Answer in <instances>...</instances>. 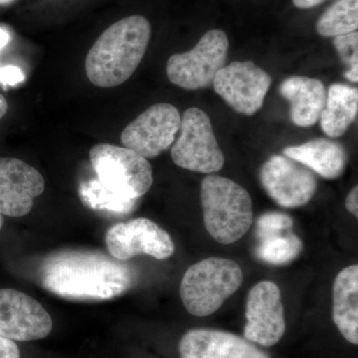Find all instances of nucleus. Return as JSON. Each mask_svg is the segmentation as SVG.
Returning <instances> with one entry per match:
<instances>
[{
  "mask_svg": "<svg viewBox=\"0 0 358 358\" xmlns=\"http://www.w3.org/2000/svg\"><path fill=\"white\" fill-rule=\"evenodd\" d=\"M180 122L174 106L155 103L126 127L121 136L122 145L145 159H154L173 145Z\"/></svg>",
  "mask_w": 358,
  "mask_h": 358,
  "instance_id": "8",
  "label": "nucleus"
},
{
  "mask_svg": "<svg viewBox=\"0 0 358 358\" xmlns=\"http://www.w3.org/2000/svg\"><path fill=\"white\" fill-rule=\"evenodd\" d=\"M272 78L252 61L225 65L214 78L216 93L235 112L253 115L263 107Z\"/></svg>",
  "mask_w": 358,
  "mask_h": 358,
  "instance_id": "9",
  "label": "nucleus"
},
{
  "mask_svg": "<svg viewBox=\"0 0 358 358\" xmlns=\"http://www.w3.org/2000/svg\"><path fill=\"white\" fill-rule=\"evenodd\" d=\"M15 0H0V6H8L13 3Z\"/></svg>",
  "mask_w": 358,
  "mask_h": 358,
  "instance_id": "30",
  "label": "nucleus"
},
{
  "mask_svg": "<svg viewBox=\"0 0 358 358\" xmlns=\"http://www.w3.org/2000/svg\"><path fill=\"white\" fill-rule=\"evenodd\" d=\"M180 136L171 148L176 166L194 173L221 171L225 157L214 136L208 115L199 108L186 110L180 122Z\"/></svg>",
  "mask_w": 358,
  "mask_h": 358,
  "instance_id": "7",
  "label": "nucleus"
},
{
  "mask_svg": "<svg viewBox=\"0 0 358 358\" xmlns=\"http://www.w3.org/2000/svg\"><path fill=\"white\" fill-rule=\"evenodd\" d=\"M228 48L229 41L223 30H209L192 50L169 59V81L188 91L211 86L216 74L226 65Z\"/></svg>",
  "mask_w": 358,
  "mask_h": 358,
  "instance_id": "6",
  "label": "nucleus"
},
{
  "mask_svg": "<svg viewBox=\"0 0 358 358\" xmlns=\"http://www.w3.org/2000/svg\"><path fill=\"white\" fill-rule=\"evenodd\" d=\"M243 282V272L230 259L210 257L186 270L179 294L188 313L208 317L222 307Z\"/></svg>",
  "mask_w": 358,
  "mask_h": 358,
  "instance_id": "4",
  "label": "nucleus"
},
{
  "mask_svg": "<svg viewBox=\"0 0 358 358\" xmlns=\"http://www.w3.org/2000/svg\"><path fill=\"white\" fill-rule=\"evenodd\" d=\"M259 176L268 196L284 208L303 206L317 190L312 171L285 155H273L264 162Z\"/></svg>",
  "mask_w": 358,
  "mask_h": 358,
  "instance_id": "11",
  "label": "nucleus"
},
{
  "mask_svg": "<svg viewBox=\"0 0 358 358\" xmlns=\"http://www.w3.org/2000/svg\"><path fill=\"white\" fill-rule=\"evenodd\" d=\"M2 226H3V218H2L1 214H0V229H1Z\"/></svg>",
  "mask_w": 358,
  "mask_h": 358,
  "instance_id": "31",
  "label": "nucleus"
},
{
  "mask_svg": "<svg viewBox=\"0 0 358 358\" xmlns=\"http://www.w3.org/2000/svg\"><path fill=\"white\" fill-rule=\"evenodd\" d=\"M203 222L218 243L239 241L253 223V206L249 192L229 178L208 176L201 183Z\"/></svg>",
  "mask_w": 358,
  "mask_h": 358,
  "instance_id": "3",
  "label": "nucleus"
},
{
  "mask_svg": "<svg viewBox=\"0 0 358 358\" xmlns=\"http://www.w3.org/2000/svg\"><path fill=\"white\" fill-rule=\"evenodd\" d=\"M90 162L99 182L122 199L138 200L154 183L148 160L129 148L99 143L90 150Z\"/></svg>",
  "mask_w": 358,
  "mask_h": 358,
  "instance_id": "5",
  "label": "nucleus"
},
{
  "mask_svg": "<svg viewBox=\"0 0 358 358\" xmlns=\"http://www.w3.org/2000/svg\"><path fill=\"white\" fill-rule=\"evenodd\" d=\"M346 210L352 213L355 218L358 217V187L355 186L352 192L348 193L345 199Z\"/></svg>",
  "mask_w": 358,
  "mask_h": 358,
  "instance_id": "26",
  "label": "nucleus"
},
{
  "mask_svg": "<svg viewBox=\"0 0 358 358\" xmlns=\"http://www.w3.org/2000/svg\"><path fill=\"white\" fill-rule=\"evenodd\" d=\"M80 196L85 203L95 210L127 214L133 211L136 200H127L106 189L98 179L81 185Z\"/></svg>",
  "mask_w": 358,
  "mask_h": 358,
  "instance_id": "22",
  "label": "nucleus"
},
{
  "mask_svg": "<svg viewBox=\"0 0 358 358\" xmlns=\"http://www.w3.org/2000/svg\"><path fill=\"white\" fill-rule=\"evenodd\" d=\"M358 0H338L320 16L317 31L320 36L336 37L357 31Z\"/></svg>",
  "mask_w": 358,
  "mask_h": 358,
  "instance_id": "20",
  "label": "nucleus"
},
{
  "mask_svg": "<svg viewBox=\"0 0 358 358\" xmlns=\"http://www.w3.org/2000/svg\"><path fill=\"white\" fill-rule=\"evenodd\" d=\"M244 336L247 341L272 346L281 341L286 331L284 306L279 287L271 281L256 284L246 301Z\"/></svg>",
  "mask_w": 358,
  "mask_h": 358,
  "instance_id": "12",
  "label": "nucleus"
},
{
  "mask_svg": "<svg viewBox=\"0 0 358 358\" xmlns=\"http://www.w3.org/2000/svg\"><path fill=\"white\" fill-rule=\"evenodd\" d=\"M303 249V244L300 238L289 231L259 240L256 256L262 262L282 266L293 262Z\"/></svg>",
  "mask_w": 358,
  "mask_h": 358,
  "instance_id": "21",
  "label": "nucleus"
},
{
  "mask_svg": "<svg viewBox=\"0 0 358 358\" xmlns=\"http://www.w3.org/2000/svg\"><path fill=\"white\" fill-rule=\"evenodd\" d=\"M333 319L338 331L352 345L358 343V266L341 270L334 280Z\"/></svg>",
  "mask_w": 358,
  "mask_h": 358,
  "instance_id": "18",
  "label": "nucleus"
},
{
  "mask_svg": "<svg viewBox=\"0 0 358 358\" xmlns=\"http://www.w3.org/2000/svg\"><path fill=\"white\" fill-rule=\"evenodd\" d=\"M108 251L115 260L148 255L164 260L173 255V239L166 230L148 218H136L112 226L106 234Z\"/></svg>",
  "mask_w": 358,
  "mask_h": 358,
  "instance_id": "10",
  "label": "nucleus"
},
{
  "mask_svg": "<svg viewBox=\"0 0 358 358\" xmlns=\"http://www.w3.org/2000/svg\"><path fill=\"white\" fill-rule=\"evenodd\" d=\"M53 322L38 301L22 292L0 289V336L13 341H32L50 334Z\"/></svg>",
  "mask_w": 358,
  "mask_h": 358,
  "instance_id": "13",
  "label": "nucleus"
},
{
  "mask_svg": "<svg viewBox=\"0 0 358 358\" xmlns=\"http://www.w3.org/2000/svg\"><path fill=\"white\" fill-rule=\"evenodd\" d=\"M45 289L70 300H112L126 293L134 282L133 270L101 252L65 250L42 264Z\"/></svg>",
  "mask_w": 358,
  "mask_h": 358,
  "instance_id": "1",
  "label": "nucleus"
},
{
  "mask_svg": "<svg viewBox=\"0 0 358 358\" xmlns=\"http://www.w3.org/2000/svg\"><path fill=\"white\" fill-rule=\"evenodd\" d=\"M358 110V90L348 85H331L320 114V128L329 138H339L355 122Z\"/></svg>",
  "mask_w": 358,
  "mask_h": 358,
  "instance_id": "19",
  "label": "nucleus"
},
{
  "mask_svg": "<svg viewBox=\"0 0 358 358\" xmlns=\"http://www.w3.org/2000/svg\"><path fill=\"white\" fill-rule=\"evenodd\" d=\"M0 358H20V348L10 339L0 336Z\"/></svg>",
  "mask_w": 358,
  "mask_h": 358,
  "instance_id": "25",
  "label": "nucleus"
},
{
  "mask_svg": "<svg viewBox=\"0 0 358 358\" xmlns=\"http://www.w3.org/2000/svg\"><path fill=\"white\" fill-rule=\"evenodd\" d=\"M293 225V219L288 214L282 213V212H267L257 219V239L259 241L264 238L289 232Z\"/></svg>",
  "mask_w": 358,
  "mask_h": 358,
  "instance_id": "23",
  "label": "nucleus"
},
{
  "mask_svg": "<svg viewBox=\"0 0 358 358\" xmlns=\"http://www.w3.org/2000/svg\"><path fill=\"white\" fill-rule=\"evenodd\" d=\"M178 348L181 358H270L246 339L214 329L188 331Z\"/></svg>",
  "mask_w": 358,
  "mask_h": 358,
  "instance_id": "15",
  "label": "nucleus"
},
{
  "mask_svg": "<svg viewBox=\"0 0 358 358\" xmlns=\"http://www.w3.org/2000/svg\"><path fill=\"white\" fill-rule=\"evenodd\" d=\"M280 94L291 105V120L294 126L308 128L320 121L327 100V90L315 78L293 76L280 86Z\"/></svg>",
  "mask_w": 358,
  "mask_h": 358,
  "instance_id": "16",
  "label": "nucleus"
},
{
  "mask_svg": "<svg viewBox=\"0 0 358 358\" xmlns=\"http://www.w3.org/2000/svg\"><path fill=\"white\" fill-rule=\"evenodd\" d=\"M334 45L339 57L348 69H358V33L339 35L334 38Z\"/></svg>",
  "mask_w": 358,
  "mask_h": 358,
  "instance_id": "24",
  "label": "nucleus"
},
{
  "mask_svg": "<svg viewBox=\"0 0 358 358\" xmlns=\"http://www.w3.org/2000/svg\"><path fill=\"white\" fill-rule=\"evenodd\" d=\"M10 41V34L3 28H0V50Z\"/></svg>",
  "mask_w": 358,
  "mask_h": 358,
  "instance_id": "28",
  "label": "nucleus"
},
{
  "mask_svg": "<svg viewBox=\"0 0 358 358\" xmlns=\"http://www.w3.org/2000/svg\"><path fill=\"white\" fill-rule=\"evenodd\" d=\"M152 27L147 18L129 16L110 25L87 55V77L95 86L112 88L131 77L150 42Z\"/></svg>",
  "mask_w": 358,
  "mask_h": 358,
  "instance_id": "2",
  "label": "nucleus"
},
{
  "mask_svg": "<svg viewBox=\"0 0 358 358\" xmlns=\"http://www.w3.org/2000/svg\"><path fill=\"white\" fill-rule=\"evenodd\" d=\"M285 157L307 166L327 179H336L345 173L348 155L336 141L315 138L282 150Z\"/></svg>",
  "mask_w": 358,
  "mask_h": 358,
  "instance_id": "17",
  "label": "nucleus"
},
{
  "mask_svg": "<svg viewBox=\"0 0 358 358\" xmlns=\"http://www.w3.org/2000/svg\"><path fill=\"white\" fill-rule=\"evenodd\" d=\"M42 174L23 160L0 157V214L22 217L32 210L34 199L43 193Z\"/></svg>",
  "mask_w": 358,
  "mask_h": 358,
  "instance_id": "14",
  "label": "nucleus"
},
{
  "mask_svg": "<svg viewBox=\"0 0 358 358\" xmlns=\"http://www.w3.org/2000/svg\"><path fill=\"white\" fill-rule=\"evenodd\" d=\"M326 0H293L294 6L300 9H310L319 6Z\"/></svg>",
  "mask_w": 358,
  "mask_h": 358,
  "instance_id": "27",
  "label": "nucleus"
},
{
  "mask_svg": "<svg viewBox=\"0 0 358 358\" xmlns=\"http://www.w3.org/2000/svg\"><path fill=\"white\" fill-rule=\"evenodd\" d=\"M7 110H8V103L4 96L0 94V120L6 115Z\"/></svg>",
  "mask_w": 358,
  "mask_h": 358,
  "instance_id": "29",
  "label": "nucleus"
}]
</instances>
